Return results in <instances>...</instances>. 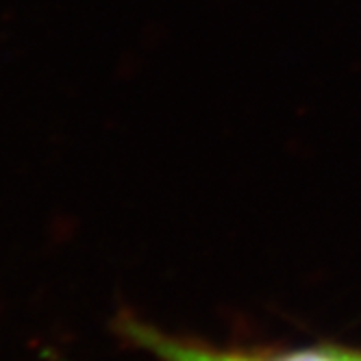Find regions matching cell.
<instances>
[{
  "instance_id": "3",
  "label": "cell",
  "mask_w": 361,
  "mask_h": 361,
  "mask_svg": "<svg viewBox=\"0 0 361 361\" xmlns=\"http://www.w3.org/2000/svg\"><path fill=\"white\" fill-rule=\"evenodd\" d=\"M353 361H361V355L359 353H353Z\"/></svg>"
},
{
  "instance_id": "2",
  "label": "cell",
  "mask_w": 361,
  "mask_h": 361,
  "mask_svg": "<svg viewBox=\"0 0 361 361\" xmlns=\"http://www.w3.org/2000/svg\"><path fill=\"white\" fill-rule=\"evenodd\" d=\"M244 361H353V353L335 346H307L274 355H244Z\"/></svg>"
},
{
  "instance_id": "1",
  "label": "cell",
  "mask_w": 361,
  "mask_h": 361,
  "mask_svg": "<svg viewBox=\"0 0 361 361\" xmlns=\"http://www.w3.org/2000/svg\"><path fill=\"white\" fill-rule=\"evenodd\" d=\"M120 331L142 350L154 355L159 361H244V353L218 350L207 344L174 338L157 326H150L137 318H122Z\"/></svg>"
}]
</instances>
